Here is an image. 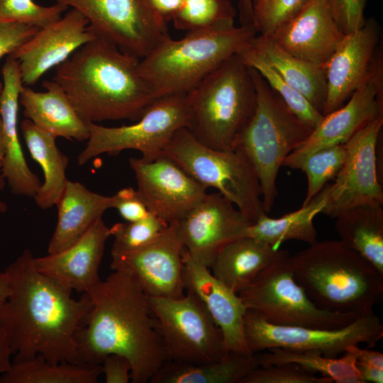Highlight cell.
Instances as JSON below:
<instances>
[{"instance_id":"obj_1","label":"cell","mask_w":383,"mask_h":383,"mask_svg":"<svg viewBox=\"0 0 383 383\" xmlns=\"http://www.w3.org/2000/svg\"><path fill=\"white\" fill-rule=\"evenodd\" d=\"M10 294L0 304V326L8 336L14 362L41 355L50 363H82L75 334L92 308L87 293L79 299L40 273L29 249L5 268Z\"/></svg>"},{"instance_id":"obj_2","label":"cell","mask_w":383,"mask_h":383,"mask_svg":"<svg viewBox=\"0 0 383 383\" xmlns=\"http://www.w3.org/2000/svg\"><path fill=\"white\" fill-rule=\"evenodd\" d=\"M87 294L92 308L75 334L82 362L101 365L109 355H119L131 364L133 383L150 382L168 357L148 296L118 270Z\"/></svg>"},{"instance_id":"obj_3","label":"cell","mask_w":383,"mask_h":383,"mask_svg":"<svg viewBox=\"0 0 383 383\" xmlns=\"http://www.w3.org/2000/svg\"><path fill=\"white\" fill-rule=\"evenodd\" d=\"M140 60L96 37L57 65L53 80L87 123L136 121L158 98Z\"/></svg>"},{"instance_id":"obj_4","label":"cell","mask_w":383,"mask_h":383,"mask_svg":"<svg viewBox=\"0 0 383 383\" xmlns=\"http://www.w3.org/2000/svg\"><path fill=\"white\" fill-rule=\"evenodd\" d=\"M295 280L319 308L371 313L383 296V275L339 240L316 242L288 259Z\"/></svg>"},{"instance_id":"obj_5","label":"cell","mask_w":383,"mask_h":383,"mask_svg":"<svg viewBox=\"0 0 383 383\" xmlns=\"http://www.w3.org/2000/svg\"><path fill=\"white\" fill-rule=\"evenodd\" d=\"M257 33L234 22L189 31L179 40L168 35L140 60L139 70L157 97L186 94L226 60L249 48Z\"/></svg>"},{"instance_id":"obj_6","label":"cell","mask_w":383,"mask_h":383,"mask_svg":"<svg viewBox=\"0 0 383 383\" xmlns=\"http://www.w3.org/2000/svg\"><path fill=\"white\" fill-rule=\"evenodd\" d=\"M191 120L187 128L205 146L234 150L252 118L257 93L250 67L235 54L186 93Z\"/></svg>"},{"instance_id":"obj_7","label":"cell","mask_w":383,"mask_h":383,"mask_svg":"<svg viewBox=\"0 0 383 383\" xmlns=\"http://www.w3.org/2000/svg\"><path fill=\"white\" fill-rule=\"evenodd\" d=\"M249 67L256 89V108L234 149L240 150L253 167L267 213L278 195L276 182L283 161L313 128L292 113L256 70Z\"/></svg>"},{"instance_id":"obj_8","label":"cell","mask_w":383,"mask_h":383,"mask_svg":"<svg viewBox=\"0 0 383 383\" xmlns=\"http://www.w3.org/2000/svg\"><path fill=\"white\" fill-rule=\"evenodd\" d=\"M163 154L206 189L214 188L255 223L264 211L257 174L239 150H218L198 141L187 128L178 130Z\"/></svg>"},{"instance_id":"obj_9","label":"cell","mask_w":383,"mask_h":383,"mask_svg":"<svg viewBox=\"0 0 383 383\" xmlns=\"http://www.w3.org/2000/svg\"><path fill=\"white\" fill-rule=\"evenodd\" d=\"M190 120L186 94H172L157 98L135 123L106 127L88 123L89 136L77 163L84 165L99 155L127 149L138 150L143 160L152 161L163 154L178 130L189 128Z\"/></svg>"},{"instance_id":"obj_10","label":"cell","mask_w":383,"mask_h":383,"mask_svg":"<svg viewBox=\"0 0 383 383\" xmlns=\"http://www.w3.org/2000/svg\"><path fill=\"white\" fill-rule=\"evenodd\" d=\"M289 257L261 271L238 293L248 309L272 324L320 329L342 328L360 316L319 308L295 280Z\"/></svg>"},{"instance_id":"obj_11","label":"cell","mask_w":383,"mask_h":383,"mask_svg":"<svg viewBox=\"0 0 383 383\" xmlns=\"http://www.w3.org/2000/svg\"><path fill=\"white\" fill-rule=\"evenodd\" d=\"M168 360L199 365L225 353L223 335L200 300L189 292L179 298L148 296Z\"/></svg>"},{"instance_id":"obj_12","label":"cell","mask_w":383,"mask_h":383,"mask_svg":"<svg viewBox=\"0 0 383 383\" xmlns=\"http://www.w3.org/2000/svg\"><path fill=\"white\" fill-rule=\"evenodd\" d=\"M244 331L248 345L253 353L276 347L316 352L329 357L344 354L350 345L366 343L373 347L383 338V326L374 312L360 316L342 328L320 329L272 324L248 309Z\"/></svg>"},{"instance_id":"obj_13","label":"cell","mask_w":383,"mask_h":383,"mask_svg":"<svg viewBox=\"0 0 383 383\" xmlns=\"http://www.w3.org/2000/svg\"><path fill=\"white\" fill-rule=\"evenodd\" d=\"M79 11L99 37L139 59L168 35L167 23L145 0H55Z\"/></svg>"},{"instance_id":"obj_14","label":"cell","mask_w":383,"mask_h":383,"mask_svg":"<svg viewBox=\"0 0 383 383\" xmlns=\"http://www.w3.org/2000/svg\"><path fill=\"white\" fill-rule=\"evenodd\" d=\"M378 47L365 79L346 104L324 116L310 135L283 161L294 166L311 153L324 147L348 142L360 129L383 114V60Z\"/></svg>"},{"instance_id":"obj_15","label":"cell","mask_w":383,"mask_h":383,"mask_svg":"<svg viewBox=\"0 0 383 383\" xmlns=\"http://www.w3.org/2000/svg\"><path fill=\"white\" fill-rule=\"evenodd\" d=\"M383 127V114L360 129L346 142V155L339 173L330 184L322 213L335 218L362 204H383V189L377 172L376 146Z\"/></svg>"},{"instance_id":"obj_16","label":"cell","mask_w":383,"mask_h":383,"mask_svg":"<svg viewBox=\"0 0 383 383\" xmlns=\"http://www.w3.org/2000/svg\"><path fill=\"white\" fill-rule=\"evenodd\" d=\"M252 222L219 192L206 195L177 223V237L189 255L210 268L228 243L246 236Z\"/></svg>"},{"instance_id":"obj_17","label":"cell","mask_w":383,"mask_h":383,"mask_svg":"<svg viewBox=\"0 0 383 383\" xmlns=\"http://www.w3.org/2000/svg\"><path fill=\"white\" fill-rule=\"evenodd\" d=\"M177 223H169L157 238L141 248L111 253V268L129 274L148 296H183L184 248L177 235Z\"/></svg>"},{"instance_id":"obj_18","label":"cell","mask_w":383,"mask_h":383,"mask_svg":"<svg viewBox=\"0 0 383 383\" xmlns=\"http://www.w3.org/2000/svg\"><path fill=\"white\" fill-rule=\"evenodd\" d=\"M129 165L148 210L167 223L180 221L207 193L165 154L152 161L131 157Z\"/></svg>"},{"instance_id":"obj_19","label":"cell","mask_w":383,"mask_h":383,"mask_svg":"<svg viewBox=\"0 0 383 383\" xmlns=\"http://www.w3.org/2000/svg\"><path fill=\"white\" fill-rule=\"evenodd\" d=\"M89 25L84 16L71 9L10 55L18 62L23 84L34 85L45 72L96 38Z\"/></svg>"},{"instance_id":"obj_20","label":"cell","mask_w":383,"mask_h":383,"mask_svg":"<svg viewBox=\"0 0 383 383\" xmlns=\"http://www.w3.org/2000/svg\"><path fill=\"white\" fill-rule=\"evenodd\" d=\"M182 259L184 290L200 300L221 329L224 352L252 354L244 331L248 308L240 296L216 279L209 268L193 259L185 248Z\"/></svg>"},{"instance_id":"obj_21","label":"cell","mask_w":383,"mask_h":383,"mask_svg":"<svg viewBox=\"0 0 383 383\" xmlns=\"http://www.w3.org/2000/svg\"><path fill=\"white\" fill-rule=\"evenodd\" d=\"M380 26L372 18L341 40L324 65L327 95L323 116L343 105L367 77L379 46Z\"/></svg>"},{"instance_id":"obj_22","label":"cell","mask_w":383,"mask_h":383,"mask_svg":"<svg viewBox=\"0 0 383 383\" xmlns=\"http://www.w3.org/2000/svg\"><path fill=\"white\" fill-rule=\"evenodd\" d=\"M344 35L330 0H307L294 17L266 37L289 54L324 66Z\"/></svg>"},{"instance_id":"obj_23","label":"cell","mask_w":383,"mask_h":383,"mask_svg":"<svg viewBox=\"0 0 383 383\" xmlns=\"http://www.w3.org/2000/svg\"><path fill=\"white\" fill-rule=\"evenodd\" d=\"M110 236L109 227L101 218L69 247L34 257L35 267L63 288L87 293L101 280L99 269Z\"/></svg>"},{"instance_id":"obj_24","label":"cell","mask_w":383,"mask_h":383,"mask_svg":"<svg viewBox=\"0 0 383 383\" xmlns=\"http://www.w3.org/2000/svg\"><path fill=\"white\" fill-rule=\"evenodd\" d=\"M3 89L0 111L3 125L1 174L11 193L34 198L41 182L29 168L23 153L18 131L20 91L23 86L18 62L9 55L2 70Z\"/></svg>"},{"instance_id":"obj_25","label":"cell","mask_w":383,"mask_h":383,"mask_svg":"<svg viewBox=\"0 0 383 383\" xmlns=\"http://www.w3.org/2000/svg\"><path fill=\"white\" fill-rule=\"evenodd\" d=\"M43 87L45 91L22 87L19 103L26 118L55 138L87 140L88 123L77 113L60 85L52 79L43 81Z\"/></svg>"},{"instance_id":"obj_26","label":"cell","mask_w":383,"mask_h":383,"mask_svg":"<svg viewBox=\"0 0 383 383\" xmlns=\"http://www.w3.org/2000/svg\"><path fill=\"white\" fill-rule=\"evenodd\" d=\"M57 221L49 241L48 253L59 252L79 239L112 208L113 196L88 189L84 184L67 179L56 203Z\"/></svg>"},{"instance_id":"obj_27","label":"cell","mask_w":383,"mask_h":383,"mask_svg":"<svg viewBox=\"0 0 383 383\" xmlns=\"http://www.w3.org/2000/svg\"><path fill=\"white\" fill-rule=\"evenodd\" d=\"M289 256L287 250L244 236L226 245L209 269L216 279L239 293L261 271Z\"/></svg>"},{"instance_id":"obj_28","label":"cell","mask_w":383,"mask_h":383,"mask_svg":"<svg viewBox=\"0 0 383 383\" xmlns=\"http://www.w3.org/2000/svg\"><path fill=\"white\" fill-rule=\"evenodd\" d=\"M250 47L262 55L292 87L323 114L327 95L324 66L289 54L266 36L257 35Z\"/></svg>"},{"instance_id":"obj_29","label":"cell","mask_w":383,"mask_h":383,"mask_svg":"<svg viewBox=\"0 0 383 383\" xmlns=\"http://www.w3.org/2000/svg\"><path fill=\"white\" fill-rule=\"evenodd\" d=\"M383 204L350 207L335 218L340 240L368 260L383 275Z\"/></svg>"},{"instance_id":"obj_30","label":"cell","mask_w":383,"mask_h":383,"mask_svg":"<svg viewBox=\"0 0 383 383\" xmlns=\"http://www.w3.org/2000/svg\"><path fill=\"white\" fill-rule=\"evenodd\" d=\"M260 366L257 353H225L214 362L192 365L167 361L150 383H240Z\"/></svg>"},{"instance_id":"obj_31","label":"cell","mask_w":383,"mask_h":383,"mask_svg":"<svg viewBox=\"0 0 383 383\" xmlns=\"http://www.w3.org/2000/svg\"><path fill=\"white\" fill-rule=\"evenodd\" d=\"M23 138L32 158L41 167L44 182L34 196L41 209L52 208L67 180L66 170L69 158L56 145V138L25 118L21 124Z\"/></svg>"},{"instance_id":"obj_32","label":"cell","mask_w":383,"mask_h":383,"mask_svg":"<svg viewBox=\"0 0 383 383\" xmlns=\"http://www.w3.org/2000/svg\"><path fill=\"white\" fill-rule=\"evenodd\" d=\"M330 184L323 188L306 205L293 212L274 218L267 213L261 215L248 228L246 236L279 248L289 240H296L312 245L317 242V231L313 224L315 216L324 209Z\"/></svg>"},{"instance_id":"obj_33","label":"cell","mask_w":383,"mask_h":383,"mask_svg":"<svg viewBox=\"0 0 383 383\" xmlns=\"http://www.w3.org/2000/svg\"><path fill=\"white\" fill-rule=\"evenodd\" d=\"M101 365L62 362L50 363L41 355L13 362L0 383H96Z\"/></svg>"},{"instance_id":"obj_34","label":"cell","mask_w":383,"mask_h":383,"mask_svg":"<svg viewBox=\"0 0 383 383\" xmlns=\"http://www.w3.org/2000/svg\"><path fill=\"white\" fill-rule=\"evenodd\" d=\"M260 366L294 362L307 372L330 377L335 383H365L356 365L355 357L345 352L340 357H329L312 351L271 348L257 353Z\"/></svg>"},{"instance_id":"obj_35","label":"cell","mask_w":383,"mask_h":383,"mask_svg":"<svg viewBox=\"0 0 383 383\" xmlns=\"http://www.w3.org/2000/svg\"><path fill=\"white\" fill-rule=\"evenodd\" d=\"M250 46L239 54L243 62L260 74L293 113L314 128L323 115L301 94L292 87L262 55Z\"/></svg>"},{"instance_id":"obj_36","label":"cell","mask_w":383,"mask_h":383,"mask_svg":"<svg viewBox=\"0 0 383 383\" xmlns=\"http://www.w3.org/2000/svg\"><path fill=\"white\" fill-rule=\"evenodd\" d=\"M345 144L324 147L300 160L293 170H302L307 177L308 187L302 206L307 204L329 180L335 179L345 161Z\"/></svg>"},{"instance_id":"obj_37","label":"cell","mask_w":383,"mask_h":383,"mask_svg":"<svg viewBox=\"0 0 383 383\" xmlns=\"http://www.w3.org/2000/svg\"><path fill=\"white\" fill-rule=\"evenodd\" d=\"M236 10L230 0H184L172 21L187 32L234 22Z\"/></svg>"},{"instance_id":"obj_38","label":"cell","mask_w":383,"mask_h":383,"mask_svg":"<svg viewBox=\"0 0 383 383\" xmlns=\"http://www.w3.org/2000/svg\"><path fill=\"white\" fill-rule=\"evenodd\" d=\"M168 225L151 213L138 221L116 223L109 228L111 235L114 238L111 253L141 248L157 238Z\"/></svg>"},{"instance_id":"obj_39","label":"cell","mask_w":383,"mask_h":383,"mask_svg":"<svg viewBox=\"0 0 383 383\" xmlns=\"http://www.w3.org/2000/svg\"><path fill=\"white\" fill-rule=\"evenodd\" d=\"M67 9L60 4L40 6L33 0H0V21L20 22L41 28L59 20Z\"/></svg>"},{"instance_id":"obj_40","label":"cell","mask_w":383,"mask_h":383,"mask_svg":"<svg viewBox=\"0 0 383 383\" xmlns=\"http://www.w3.org/2000/svg\"><path fill=\"white\" fill-rule=\"evenodd\" d=\"M307 0H252V25L257 35L269 36L294 17Z\"/></svg>"},{"instance_id":"obj_41","label":"cell","mask_w":383,"mask_h":383,"mask_svg":"<svg viewBox=\"0 0 383 383\" xmlns=\"http://www.w3.org/2000/svg\"><path fill=\"white\" fill-rule=\"evenodd\" d=\"M328 377H317L294 362L259 366L240 383H333Z\"/></svg>"},{"instance_id":"obj_42","label":"cell","mask_w":383,"mask_h":383,"mask_svg":"<svg viewBox=\"0 0 383 383\" xmlns=\"http://www.w3.org/2000/svg\"><path fill=\"white\" fill-rule=\"evenodd\" d=\"M335 20L343 34L362 28L367 0H330Z\"/></svg>"},{"instance_id":"obj_43","label":"cell","mask_w":383,"mask_h":383,"mask_svg":"<svg viewBox=\"0 0 383 383\" xmlns=\"http://www.w3.org/2000/svg\"><path fill=\"white\" fill-rule=\"evenodd\" d=\"M39 30L40 28L20 22L0 21V60L11 55Z\"/></svg>"},{"instance_id":"obj_44","label":"cell","mask_w":383,"mask_h":383,"mask_svg":"<svg viewBox=\"0 0 383 383\" xmlns=\"http://www.w3.org/2000/svg\"><path fill=\"white\" fill-rule=\"evenodd\" d=\"M126 221L145 218L150 213L137 190L132 187L120 189L113 195V206Z\"/></svg>"},{"instance_id":"obj_45","label":"cell","mask_w":383,"mask_h":383,"mask_svg":"<svg viewBox=\"0 0 383 383\" xmlns=\"http://www.w3.org/2000/svg\"><path fill=\"white\" fill-rule=\"evenodd\" d=\"M101 367L106 383H128L131 380V364L121 355H109L102 362Z\"/></svg>"},{"instance_id":"obj_46","label":"cell","mask_w":383,"mask_h":383,"mask_svg":"<svg viewBox=\"0 0 383 383\" xmlns=\"http://www.w3.org/2000/svg\"><path fill=\"white\" fill-rule=\"evenodd\" d=\"M151 11L167 23L182 7L184 0H145Z\"/></svg>"},{"instance_id":"obj_47","label":"cell","mask_w":383,"mask_h":383,"mask_svg":"<svg viewBox=\"0 0 383 383\" xmlns=\"http://www.w3.org/2000/svg\"><path fill=\"white\" fill-rule=\"evenodd\" d=\"M345 352L352 353L356 361L383 369V354L377 350L362 349L358 345L348 346Z\"/></svg>"},{"instance_id":"obj_48","label":"cell","mask_w":383,"mask_h":383,"mask_svg":"<svg viewBox=\"0 0 383 383\" xmlns=\"http://www.w3.org/2000/svg\"><path fill=\"white\" fill-rule=\"evenodd\" d=\"M11 345L4 329L0 326V374L8 372L12 366Z\"/></svg>"},{"instance_id":"obj_49","label":"cell","mask_w":383,"mask_h":383,"mask_svg":"<svg viewBox=\"0 0 383 383\" xmlns=\"http://www.w3.org/2000/svg\"><path fill=\"white\" fill-rule=\"evenodd\" d=\"M356 365L360 374L366 382L382 383L383 369L356 361Z\"/></svg>"},{"instance_id":"obj_50","label":"cell","mask_w":383,"mask_h":383,"mask_svg":"<svg viewBox=\"0 0 383 383\" xmlns=\"http://www.w3.org/2000/svg\"><path fill=\"white\" fill-rule=\"evenodd\" d=\"M238 7L240 25L252 24V0H239Z\"/></svg>"},{"instance_id":"obj_51","label":"cell","mask_w":383,"mask_h":383,"mask_svg":"<svg viewBox=\"0 0 383 383\" xmlns=\"http://www.w3.org/2000/svg\"><path fill=\"white\" fill-rule=\"evenodd\" d=\"M9 279L4 270L0 272V304L4 303L10 294Z\"/></svg>"},{"instance_id":"obj_52","label":"cell","mask_w":383,"mask_h":383,"mask_svg":"<svg viewBox=\"0 0 383 383\" xmlns=\"http://www.w3.org/2000/svg\"><path fill=\"white\" fill-rule=\"evenodd\" d=\"M5 179L1 174V162L0 161V192L4 187ZM8 210L6 204L0 199V213H5Z\"/></svg>"},{"instance_id":"obj_53","label":"cell","mask_w":383,"mask_h":383,"mask_svg":"<svg viewBox=\"0 0 383 383\" xmlns=\"http://www.w3.org/2000/svg\"><path fill=\"white\" fill-rule=\"evenodd\" d=\"M2 89H3V83L1 81H0V96L2 91ZM2 136H3V125H2V119H1V111H0V161H1V159L3 157Z\"/></svg>"}]
</instances>
